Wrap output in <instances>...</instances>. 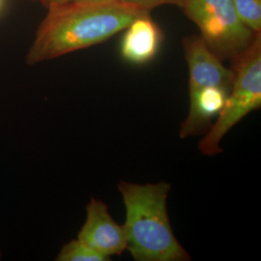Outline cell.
I'll use <instances>...</instances> for the list:
<instances>
[{"label":"cell","instance_id":"cell-1","mask_svg":"<svg viewBox=\"0 0 261 261\" xmlns=\"http://www.w3.org/2000/svg\"><path fill=\"white\" fill-rule=\"evenodd\" d=\"M47 9L28 49L25 61L29 66L100 45L123 31L136 18L150 14L119 0H70Z\"/></svg>","mask_w":261,"mask_h":261},{"label":"cell","instance_id":"cell-2","mask_svg":"<svg viewBox=\"0 0 261 261\" xmlns=\"http://www.w3.org/2000/svg\"><path fill=\"white\" fill-rule=\"evenodd\" d=\"M167 182L118 183L126 210L127 250L136 261H188L190 254L173 233L168 213Z\"/></svg>","mask_w":261,"mask_h":261},{"label":"cell","instance_id":"cell-3","mask_svg":"<svg viewBox=\"0 0 261 261\" xmlns=\"http://www.w3.org/2000/svg\"><path fill=\"white\" fill-rule=\"evenodd\" d=\"M232 85L224 108L198 145L202 155L213 157L226 134L251 112L261 108V32L251 45L230 59Z\"/></svg>","mask_w":261,"mask_h":261},{"label":"cell","instance_id":"cell-4","mask_svg":"<svg viewBox=\"0 0 261 261\" xmlns=\"http://www.w3.org/2000/svg\"><path fill=\"white\" fill-rule=\"evenodd\" d=\"M180 10L198 28L206 46L221 60H230L242 53L258 33L243 23L232 0H186Z\"/></svg>","mask_w":261,"mask_h":261},{"label":"cell","instance_id":"cell-5","mask_svg":"<svg viewBox=\"0 0 261 261\" xmlns=\"http://www.w3.org/2000/svg\"><path fill=\"white\" fill-rule=\"evenodd\" d=\"M77 239L109 258L127 250L124 226L112 219L108 205L95 197L86 205V218Z\"/></svg>","mask_w":261,"mask_h":261},{"label":"cell","instance_id":"cell-6","mask_svg":"<svg viewBox=\"0 0 261 261\" xmlns=\"http://www.w3.org/2000/svg\"><path fill=\"white\" fill-rule=\"evenodd\" d=\"M184 56L189 68V93L207 86L231 89L232 71L223 64L199 35L183 40Z\"/></svg>","mask_w":261,"mask_h":261},{"label":"cell","instance_id":"cell-7","mask_svg":"<svg viewBox=\"0 0 261 261\" xmlns=\"http://www.w3.org/2000/svg\"><path fill=\"white\" fill-rule=\"evenodd\" d=\"M123 31L120 55L126 62L145 65L158 56L164 33L150 14L136 18Z\"/></svg>","mask_w":261,"mask_h":261},{"label":"cell","instance_id":"cell-8","mask_svg":"<svg viewBox=\"0 0 261 261\" xmlns=\"http://www.w3.org/2000/svg\"><path fill=\"white\" fill-rule=\"evenodd\" d=\"M229 92L224 87L207 86L189 93L190 108L186 119L181 124L180 138L188 139L208 130L211 120L224 108Z\"/></svg>","mask_w":261,"mask_h":261},{"label":"cell","instance_id":"cell-9","mask_svg":"<svg viewBox=\"0 0 261 261\" xmlns=\"http://www.w3.org/2000/svg\"><path fill=\"white\" fill-rule=\"evenodd\" d=\"M56 261H110L111 258L106 257L92 248L82 242L81 240L73 239L66 243L56 255Z\"/></svg>","mask_w":261,"mask_h":261},{"label":"cell","instance_id":"cell-10","mask_svg":"<svg viewBox=\"0 0 261 261\" xmlns=\"http://www.w3.org/2000/svg\"><path fill=\"white\" fill-rule=\"evenodd\" d=\"M243 23L257 33L261 32V0H232Z\"/></svg>","mask_w":261,"mask_h":261},{"label":"cell","instance_id":"cell-11","mask_svg":"<svg viewBox=\"0 0 261 261\" xmlns=\"http://www.w3.org/2000/svg\"><path fill=\"white\" fill-rule=\"evenodd\" d=\"M119 1L135 5L140 9L145 10L151 13L152 10L161 6H165V5H174L180 9L186 0H119Z\"/></svg>","mask_w":261,"mask_h":261},{"label":"cell","instance_id":"cell-12","mask_svg":"<svg viewBox=\"0 0 261 261\" xmlns=\"http://www.w3.org/2000/svg\"><path fill=\"white\" fill-rule=\"evenodd\" d=\"M28 1L39 3V4L43 5L44 7L47 8V7L50 6V5L58 4V3H63V2H67V1H70V0H28Z\"/></svg>","mask_w":261,"mask_h":261},{"label":"cell","instance_id":"cell-13","mask_svg":"<svg viewBox=\"0 0 261 261\" xmlns=\"http://www.w3.org/2000/svg\"><path fill=\"white\" fill-rule=\"evenodd\" d=\"M75 1H86V2H108L112 0H75Z\"/></svg>","mask_w":261,"mask_h":261},{"label":"cell","instance_id":"cell-14","mask_svg":"<svg viewBox=\"0 0 261 261\" xmlns=\"http://www.w3.org/2000/svg\"><path fill=\"white\" fill-rule=\"evenodd\" d=\"M2 5H3V0H0V10L2 8Z\"/></svg>","mask_w":261,"mask_h":261},{"label":"cell","instance_id":"cell-15","mask_svg":"<svg viewBox=\"0 0 261 261\" xmlns=\"http://www.w3.org/2000/svg\"><path fill=\"white\" fill-rule=\"evenodd\" d=\"M2 259V252H1V249H0V260Z\"/></svg>","mask_w":261,"mask_h":261}]
</instances>
